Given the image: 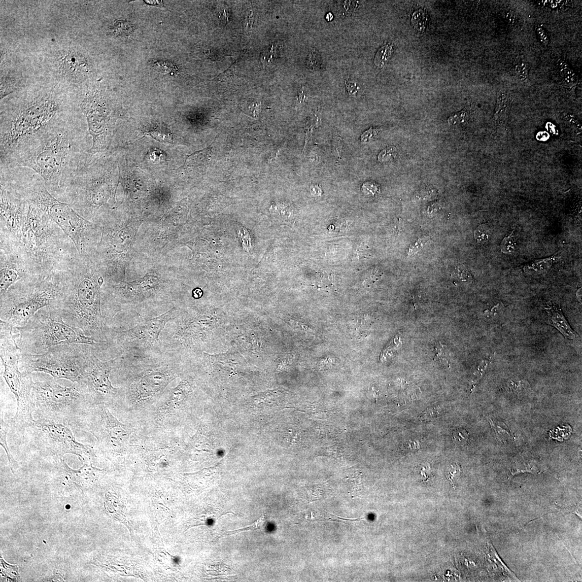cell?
<instances>
[{"mask_svg":"<svg viewBox=\"0 0 582 582\" xmlns=\"http://www.w3.org/2000/svg\"><path fill=\"white\" fill-rule=\"evenodd\" d=\"M91 147L85 123L67 118L45 132L4 169L26 167L35 171L57 199L93 157Z\"/></svg>","mask_w":582,"mask_h":582,"instance_id":"obj_1","label":"cell"},{"mask_svg":"<svg viewBox=\"0 0 582 582\" xmlns=\"http://www.w3.org/2000/svg\"><path fill=\"white\" fill-rule=\"evenodd\" d=\"M95 267L93 256L79 255L59 273L60 294L50 305L67 324L101 345L106 341L101 302L103 279Z\"/></svg>","mask_w":582,"mask_h":582,"instance_id":"obj_2","label":"cell"},{"mask_svg":"<svg viewBox=\"0 0 582 582\" xmlns=\"http://www.w3.org/2000/svg\"><path fill=\"white\" fill-rule=\"evenodd\" d=\"M17 245L32 275L41 277L62 272L79 255L72 240L58 225L28 202L21 240Z\"/></svg>","mask_w":582,"mask_h":582,"instance_id":"obj_3","label":"cell"},{"mask_svg":"<svg viewBox=\"0 0 582 582\" xmlns=\"http://www.w3.org/2000/svg\"><path fill=\"white\" fill-rule=\"evenodd\" d=\"M64 103L55 95H39L5 109L0 130V168L7 167L45 132L67 118L61 116Z\"/></svg>","mask_w":582,"mask_h":582,"instance_id":"obj_4","label":"cell"},{"mask_svg":"<svg viewBox=\"0 0 582 582\" xmlns=\"http://www.w3.org/2000/svg\"><path fill=\"white\" fill-rule=\"evenodd\" d=\"M12 184L23 198L37 206L58 225L72 240L79 255L93 254L99 223L86 220L70 205L55 198L46 187L43 178L30 169L17 171Z\"/></svg>","mask_w":582,"mask_h":582,"instance_id":"obj_5","label":"cell"},{"mask_svg":"<svg viewBox=\"0 0 582 582\" xmlns=\"http://www.w3.org/2000/svg\"><path fill=\"white\" fill-rule=\"evenodd\" d=\"M44 377L34 382L32 406L37 419H45L79 428L94 406L85 386L78 383L67 385L54 377Z\"/></svg>","mask_w":582,"mask_h":582,"instance_id":"obj_6","label":"cell"},{"mask_svg":"<svg viewBox=\"0 0 582 582\" xmlns=\"http://www.w3.org/2000/svg\"><path fill=\"white\" fill-rule=\"evenodd\" d=\"M94 155L68 182L57 199L70 205L86 220L95 223L97 212L112 195L113 165Z\"/></svg>","mask_w":582,"mask_h":582,"instance_id":"obj_7","label":"cell"},{"mask_svg":"<svg viewBox=\"0 0 582 582\" xmlns=\"http://www.w3.org/2000/svg\"><path fill=\"white\" fill-rule=\"evenodd\" d=\"M13 333L21 353L26 354H43L64 344L83 343L95 347L100 345L81 330L67 324L50 305L39 310L25 326L14 328Z\"/></svg>","mask_w":582,"mask_h":582,"instance_id":"obj_8","label":"cell"},{"mask_svg":"<svg viewBox=\"0 0 582 582\" xmlns=\"http://www.w3.org/2000/svg\"><path fill=\"white\" fill-rule=\"evenodd\" d=\"M59 273L48 277L23 279L11 286L0 296V321L13 328L25 326L39 310L60 295Z\"/></svg>","mask_w":582,"mask_h":582,"instance_id":"obj_9","label":"cell"},{"mask_svg":"<svg viewBox=\"0 0 582 582\" xmlns=\"http://www.w3.org/2000/svg\"><path fill=\"white\" fill-rule=\"evenodd\" d=\"M94 347L90 344L68 343L51 347L43 354L21 353L19 370L24 375L40 372L80 383Z\"/></svg>","mask_w":582,"mask_h":582,"instance_id":"obj_10","label":"cell"},{"mask_svg":"<svg viewBox=\"0 0 582 582\" xmlns=\"http://www.w3.org/2000/svg\"><path fill=\"white\" fill-rule=\"evenodd\" d=\"M65 423L45 419H34L27 428L38 451L60 460L66 454L76 455L81 460L89 462L93 449L76 441Z\"/></svg>","mask_w":582,"mask_h":582,"instance_id":"obj_11","label":"cell"},{"mask_svg":"<svg viewBox=\"0 0 582 582\" xmlns=\"http://www.w3.org/2000/svg\"><path fill=\"white\" fill-rule=\"evenodd\" d=\"M0 346L1 358L4 366L3 377L17 402L16 413L9 422L10 428L25 429L34 420L31 401L33 375H24L20 371L19 364L22 353L16 343H4Z\"/></svg>","mask_w":582,"mask_h":582,"instance_id":"obj_12","label":"cell"},{"mask_svg":"<svg viewBox=\"0 0 582 582\" xmlns=\"http://www.w3.org/2000/svg\"><path fill=\"white\" fill-rule=\"evenodd\" d=\"M176 308L156 318L139 324L131 329L119 331L106 328L105 343L100 350L108 347L125 349L132 345L143 347H154L160 343V333L167 322L176 318Z\"/></svg>","mask_w":582,"mask_h":582,"instance_id":"obj_13","label":"cell"},{"mask_svg":"<svg viewBox=\"0 0 582 582\" xmlns=\"http://www.w3.org/2000/svg\"><path fill=\"white\" fill-rule=\"evenodd\" d=\"M28 202L0 178V240L20 242Z\"/></svg>","mask_w":582,"mask_h":582,"instance_id":"obj_14","label":"cell"},{"mask_svg":"<svg viewBox=\"0 0 582 582\" xmlns=\"http://www.w3.org/2000/svg\"><path fill=\"white\" fill-rule=\"evenodd\" d=\"M116 359L108 361H101L95 353L94 347L83 374L81 381L94 403V405H103L104 402L116 399L118 389L113 387L110 374L113 370Z\"/></svg>","mask_w":582,"mask_h":582,"instance_id":"obj_15","label":"cell"},{"mask_svg":"<svg viewBox=\"0 0 582 582\" xmlns=\"http://www.w3.org/2000/svg\"><path fill=\"white\" fill-rule=\"evenodd\" d=\"M176 377L175 367L169 365L150 367L143 371L131 384V397L137 401L151 399L167 387Z\"/></svg>","mask_w":582,"mask_h":582,"instance_id":"obj_16","label":"cell"},{"mask_svg":"<svg viewBox=\"0 0 582 582\" xmlns=\"http://www.w3.org/2000/svg\"><path fill=\"white\" fill-rule=\"evenodd\" d=\"M0 296L19 280L32 277L27 264L15 243L0 241Z\"/></svg>","mask_w":582,"mask_h":582,"instance_id":"obj_17","label":"cell"},{"mask_svg":"<svg viewBox=\"0 0 582 582\" xmlns=\"http://www.w3.org/2000/svg\"><path fill=\"white\" fill-rule=\"evenodd\" d=\"M60 70L68 81L81 83L90 72L89 61L83 54L69 50L62 54L59 59Z\"/></svg>","mask_w":582,"mask_h":582,"instance_id":"obj_18","label":"cell"},{"mask_svg":"<svg viewBox=\"0 0 582 582\" xmlns=\"http://www.w3.org/2000/svg\"><path fill=\"white\" fill-rule=\"evenodd\" d=\"M548 313L549 323L554 326L563 335L569 339H575L578 337L569 326L561 309L555 304L548 303L545 308Z\"/></svg>","mask_w":582,"mask_h":582,"instance_id":"obj_19","label":"cell"},{"mask_svg":"<svg viewBox=\"0 0 582 582\" xmlns=\"http://www.w3.org/2000/svg\"><path fill=\"white\" fill-rule=\"evenodd\" d=\"M211 146L192 154L186 155L183 166L176 171H186L188 170L205 168L211 157Z\"/></svg>","mask_w":582,"mask_h":582,"instance_id":"obj_20","label":"cell"},{"mask_svg":"<svg viewBox=\"0 0 582 582\" xmlns=\"http://www.w3.org/2000/svg\"><path fill=\"white\" fill-rule=\"evenodd\" d=\"M511 105L510 94L506 91L499 92L493 119L497 124L501 125L508 119Z\"/></svg>","mask_w":582,"mask_h":582,"instance_id":"obj_21","label":"cell"},{"mask_svg":"<svg viewBox=\"0 0 582 582\" xmlns=\"http://www.w3.org/2000/svg\"><path fill=\"white\" fill-rule=\"evenodd\" d=\"M143 137L149 136L161 143H174V137L171 132L160 126H151L142 132Z\"/></svg>","mask_w":582,"mask_h":582,"instance_id":"obj_22","label":"cell"},{"mask_svg":"<svg viewBox=\"0 0 582 582\" xmlns=\"http://www.w3.org/2000/svg\"><path fill=\"white\" fill-rule=\"evenodd\" d=\"M393 50V45L390 42L380 48L375 57V65L378 68H383L390 59Z\"/></svg>","mask_w":582,"mask_h":582,"instance_id":"obj_23","label":"cell"},{"mask_svg":"<svg viewBox=\"0 0 582 582\" xmlns=\"http://www.w3.org/2000/svg\"><path fill=\"white\" fill-rule=\"evenodd\" d=\"M10 428L9 422H5L3 418H1V428H0V444L4 448L5 452H6L9 463L10 466L11 470H13V468L15 464V460L11 455L9 449L8 448L7 442V437L8 430Z\"/></svg>","mask_w":582,"mask_h":582,"instance_id":"obj_24","label":"cell"},{"mask_svg":"<svg viewBox=\"0 0 582 582\" xmlns=\"http://www.w3.org/2000/svg\"><path fill=\"white\" fill-rule=\"evenodd\" d=\"M555 257H552L545 259H541V260L536 261L532 262L531 264H528L527 266L524 267V272L527 274L531 273L533 271V273H543L545 272V271L548 270L552 264V262L555 260ZM532 272V273H533Z\"/></svg>","mask_w":582,"mask_h":582,"instance_id":"obj_25","label":"cell"},{"mask_svg":"<svg viewBox=\"0 0 582 582\" xmlns=\"http://www.w3.org/2000/svg\"><path fill=\"white\" fill-rule=\"evenodd\" d=\"M488 420L490 422L495 436L499 441L504 443L511 439V431L505 423L500 422L495 423L491 419Z\"/></svg>","mask_w":582,"mask_h":582,"instance_id":"obj_26","label":"cell"},{"mask_svg":"<svg viewBox=\"0 0 582 582\" xmlns=\"http://www.w3.org/2000/svg\"><path fill=\"white\" fill-rule=\"evenodd\" d=\"M411 23L414 29L418 32H424L428 24L427 13L422 9L414 11L412 16Z\"/></svg>","mask_w":582,"mask_h":582,"instance_id":"obj_27","label":"cell"},{"mask_svg":"<svg viewBox=\"0 0 582 582\" xmlns=\"http://www.w3.org/2000/svg\"><path fill=\"white\" fill-rule=\"evenodd\" d=\"M559 70H560L563 83L572 86L577 83V76L566 63L561 62L560 65H559Z\"/></svg>","mask_w":582,"mask_h":582,"instance_id":"obj_28","label":"cell"},{"mask_svg":"<svg viewBox=\"0 0 582 582\" xmlns=\"http://www.w3.org/2000/svg\"><path fill=\"white\" fill-rule=\"evenodd\" d=\"M492 228L490 224L484 223L481 224L475 230L474 236L478 243L485 244L490 238Z\"/></svg>","mask_w":582,"mask_h":582,"instance_id":"obj_29","label":"cell"},{"mask_svg":"<svg viewBox=\"0 0 582 582\" xmlns=\"http://www.w3.org/2000/svg\"><path fill=\"white\" fill-rule=\"evenodd\" d=\"M515 230L503 240L501 244V250L505 254H511L515 250L516 240L514 235Z\"/></svg>","mask_w":582,"mask_h":582,"instance_id":"obj_30","label":"cell"},{"mask_svg":"<svg viewBox=\"0 0 582 582\" xmlns=\"http://www.w3.org/2000/svg\"><path fill=\"white\" fill-rule=\"evenodd\" d=\"M113 31L118 36L127 37L133 32V26L129 22L118 21L114 24Z\"/></svg>","mask_w":582,"mask_h":582,"instance_id":"obj_31","label":"cell"},{"mask_svg":"<svg viewBox=\"0 0 582 582\" xmlns=\"http://www.w3.org/2000/svg\"><path fill=\"white\" fill-rule=\"evenodd\" d=\"M451 437L453 442L458 446L464 447L468 445L469 435L465 429H458L454 430Z\"/></svg>","mask_w":582,"mask_h":582,"instance_id":"obj_32","label":"cell"},{"mask_svg":"<svg viewBox=\"0 0 582 582\" xmlns=\"http://www.w3.org/2000/svg\"><path fill=\"white\" fill-rule=\"evenodd\" d=\"M514 71L516 77L523 82H527L528 78V67L523 60H517L514 66Z\"/></svg>","mask_w":582,"mask_h":582,"instance_id":"obj_33","label":"cell"},{"mask_svg":"<svg viewBox=\"0 0 582 582\" xmlns=\"http://www.w3.org/2000/svg\"><path fill=\"white\" fill-rule=\"evenodd\" d=\"M435 349L436 356L435 361L449 367L448 356L447 355L446 345L440 342H437L435 344Z\"/></svg>","mask_w":582,"mask_h":582,"instance_id":"obj_34","label":"cell"},{"mask_svg":"<svg viewBox=\"0 0 582 582\" xmlns=\"http://www.w3.org/2000/svg\"><path fill=\"white\" fill-rule=\"evenodd\" d=\"M398 150L394 146H389L385 148L378 155V160L380 163H388L393 161L397 156Z\"/></svg>","mask_w":582,"mask_h":582,"instance_id":"obj_35","label":"cell"},{"mask_svg":"<svg viewBox=\"0 0 582 582\" xmlns=\"http://www.w3.org/2000/svg\"><path fill=\"white\" fill-rule=\"evenodd\" d=\"M255 15L256 10L254 8H250L247 10L244 23V34L246 35H250L252 33Z\"/></svg>","mask_w":582,"mask_h":582,"instance_id":"obj_36","label":"cell"},{"mask_svg":"<svg viewBox=\"0 0 582 582\" xmlns=\"http://www.w3.org/2000/svg\"><path fill=\"white\" fill-rule=\"evenodd\" d=\"M460 473V467L457 464L455 465H451L448 467L446 471L445 476L447 478V479L451 482V484L454 488H455L454 479L455 478L459 476Z\"/></svg>","mask_w":582,"mask_h":582,"instance_id":"obj_37","label":"cell"},{"mask_svg":"<svg viewBox=\"0 0 582 582\" xmlns=\"http://www.w3.org/2000/svg\"><path fill=\"white\" fill-rule=\"evenodd\" d=\"M383 274L382 271L378 268L372 269L366 277L365 284L368 286L376 283L377 281L381 278Z\"/></svg>","mask_w":582,"mask_h":582,"instance_id":"obj_38","label":"cell"},{"mask_svg":"<svg viewBox=\"0 0 582 582\" xmlns=\"http://www.w3.org/2000/svg\"><path fill=\"white\" fill-rule=\"evenodd\" d=\"M440 412V410L438 407L430 408L423 412L421 415L419 416L418 418L420 421H425V420L427 421V420L434 419L438 417Z\"/></svg>","mask_w":582,"mask_h":582,"instance_id":"obj_39","label":"cell"},{"mask_svg":"<svg viewBox=\"0 0 582 582\" xmlns=\"http://www.w3.org/2000/svg\"><path fill=\"white\" fill-rule=\"evenodd\" d=\"M380 131L379 128H370L361 135V141L365 143L376 139Z\"/></svg>","mask_w":582,"mask_h":582,"instance_id":"obj_40","label":"cell"},{"mask_svg":"<svg viewBox=\"0 0 582 582\" xmlns=\"http://www.w3.org/2000/svg\"><path fill=\"white\" fill-rule=\"evenodd\" d=\"M265 517H266L265 515L262 516L257 521L248 527L236 530V531H230L227 532V533L225 535L227 536L233 535L236 533H239L241 532L249 531V530H252V531H253V530L261 529L264 525L265 522Z\"/></svg>","mask_w":582,"mask_h":582,"instance_id":"obj_41","label":"cell"},{"mask_svg":"<svg viewBox=\"0 0 582 582\" xmlns=\"http://www.w3.org/2000/svg\"><path fill=\"white\" fill-rule=\"evenodd\" d=\"M468 112L463 109L462 111L459 112L453 116L449 117L447 119V122L449 125H455L464 123L467 117L468 116Z\"/></svg>","mask_w":582,"mask_h":582,"instance_id":"obj_42","label":"cell"},{"mask_svg":"<svg viewBox=\"0 0 582 582\" xmlns=\"http://www.w3.org/2000/svg\"><path fill=\"white\" fill-rule=\"evenodd\" d=\"M429 240V238H428L419 239L414 244L411 246L409 250L408 255L412 256L415 255L417 252L423 248Z\"/></svg>","mask_w":582,"mask_h":582,"instance_id":"obj_43","label":"cell"},{"mask_svg":"<svg viewBox=\"0 0 582 582\" xmlns=\"http://www.w3.org/2000/svg\"><path fill=\"white\" fill-rule=\"evenodd\" d=\"M342 139L341 135L338 134H336L333 139V152L335 157L338 159H341V154L342 149Z\"/></svg>","mask_w":582,"mask_h":582,"instance_id":"obj_44","label":"cell"},{"mask_svg":"<svg viewBox=\"0 0 582 582\" xmlns=\"http://www.w3.org/2000/svg\"><path fill=\"white\" fill-rule=\"evenodd\" d=\"M154 67L157 69L159 72L162 73H169L172 70H174V66L171 63H169L167 62H157L155 63Z\"/></svg>","mask_w":582,"mask_h":582,"instance_id":"obj_45","label":"cell"},{"mask_svg":"<svg viewBox=\"0 0 582 582\" xmlns=\"http://www.w3.org/2000/svg\"><path fill=\"white\" fill-rule=\"evenodd\" d=\"M319 55H316L314 51H312L308 57V67L310 68H316L319 65Z\"/></svg>","mask_w":582,"mask_h":582,"instance_id":"obj_46","label":"cell"},{"mask_svg":"<svg viewBox=\"0 0 582 582\" xmlns=\"http://www.w3.org/2000/svg\"><path fill=\"white\" fill-rule=\"evenodd\" d=\"M378 188L376 184L371 182L366 183L363 185V190L367 194H376L378 191Z\"/></svg>","mask_w":582,"mask_h":582,"instance_id":"obj_47","label":"cell"},{"mask_svg":"<svg viewBox=\"0 0 582 582\" xmlns=\"http://www.w3.org/2000/svg\"><path fill=\"white\" fill-rule=\"evenodd\" d=\"M537 31L541 41L545 45H548L549 44V38L543 28L541 27H537Z\"/></svg>","mask_w":582,"mask_h":582,"instance_id":"obj_48","label":"cell"},{"mask_svg":"<svg viewBox=\"0 0 582 582\" xmlns=\"http://www.w3.org/2000/svg\"><path fill=\"white\" fill-rule=\"evenodd\" d=\"M355 83L349 81L347 83V89L351 95H355L358 93V89H356V85H354Z\"/></svg>","mask_w":582,"mask_h":582,"instance_id":"obj_49","label":"cell"},{"mask_svg":"<svg viewBox=\"0 0 582 582\" xmlns=\"http://www.w3.org/2000/svg\"><path fill=\"white\" fill-rule=\"evenodd\" d=\"M193 297L196 299L200 298L203 295V291L200 288L196 289L193 292Z\"/></svg>","mask_w":582,"mask_h":582,"instance_id":"obj_50","label":"cell"}]
</instances>
